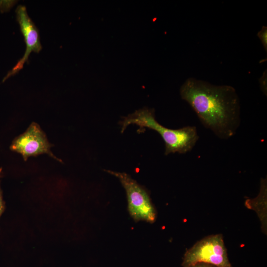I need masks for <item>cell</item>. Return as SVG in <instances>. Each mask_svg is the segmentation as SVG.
<instances>
[{
    "instance_id": "cell-3",
    "label": "cell",
    "mask_w": 267,
    "mask_h": 267,
    "mask_svg": "<svg viewBox=\"0 0 267 267\" xmlns=\"http://www.w3.org/2000/svg\"><path fill=\"white\" fill-rule=\"evenodd\" d=\"M197 263L210 264L217 267H232L222 234L206 236L186 250L182 267H188Z\"/></svg>"
},
{
    "instance_id": "cell-5",
    "label": "cell",
    "mask_w": 267,
    "mask_h": 267,
    "mask_svg": "<svg viewBox=\"0 0 267 267\" xmlns=\"http://www.w3.org/2000/svg\"><path fill=\"white\" fill-rule=\"evenodd\" d=\"M53 146L39 124L32 122L25 132L14 139L10 149L20 154L25 161L29 157L46 154L58 162H62L51 151Z\"/></svg>"
},
{
    "instance_id": "cell-7",
    "label": "cell",
    "mask_w": 267,
    "mask_h": 267,
    "mask_svg": "<svg viewBox=\"0 0 267 267\" xmlns=\"http://www.w3.org/2000/svg\"><path fill=\"white\" fill-rule=\"evenodd\" d=\"M257 36L260 40L266 51L267 50V27L263 26L260 31L257 33Z\"/></svg>"
},
{
    "instance_id": "cell-8",
    "label": "cell",
    "mask_w": 267,
    "mask_h": 267,
    "mask_svg": "<svg viewBox=\"0 0 267 267\" xmlns=\"http://www.w3.org/2000/svg\"><path fill=\"white\" fill-rule=\"evenodd\" d=\"M15 3V1L13 0H0V11L4 12L9 11Z\"/></svg>"
},
{
    "instance_id": "cell-6",
    "label": "cell",
    "mask_w": 267,
    "mask_h": 267,
    "mask_svg": "<svg viewBox=\"0 0 267 267\" xmlns=\"http://www.w3.org/2000/svg\"><path fill=\"white\" fill-rule=\"evenodd\" d=\"M16 20L23 35L26 48L23 57L19 59L13 68L9 71L12 76L21 70L25 62H28L29 55L33 51L39 53L42 49L39 31L32 19L28 16L25 6L19 5L15 10Z\"/></svg>"
},
{
    "instance_id": "cell-9",
    "label": "cell",
    "mask_w": 267,
    "mask_h": 267,
    "mask_svg": "<svg viewBox=\"0 0 267 267\" xmlns=\"http://www.w3.org/2000/svg\"><path fill=\"white\" fill-rule=\"evenodd\" d=\"M259 82L261 89L263 92L266 94H267V73H264L262 77L260 78Z\"/></svg>"
},
{
    "instance_id": "cell-11",
    "label": "cell",
    "mask_w": 267,
    "mask_h": 267,
    "mask_svg": "<svg viewBox=\"0 0 267 267\" xmlns=\"http://www.w3.org/2000/svg\"><path fill=\"white\" fill-rule=\"evenodd\" d=\"M188 267H217L212 264L205 263H197Z\"/></svg>"
},
{
    "instance_id": "cell-1",
    "label": "cell",
    "mask_w": 267,
    "mask_h": 267,
    "mask_svg": "<svg viewBox=\"0 0 267 267\" xmlns=\"http://www.w3.org/2000/svg\"><path fill=\"white\" fill-rule=\"evenodd\" d=\"M179 91L205 128L221 139L234 135L241 120L239 98L233 87L189 78Z\"/></svg>"
},
{
    "instance_id": "cell-2",
    "label": "cell",
    "mask_w": 267,
    "mask_h": 267,
    "mask_svg": "<svg viewBox=\"0 0 267 267\" xmlns=\"http://www.w3.org/2000/svg\"><path fill=\"white\" fill-rule=\"evenodd\" d=\"M119 124L121 133L132 124L157 132L164 141L166 155L176 153L185 154L190 151L199 139L195 127L188 126L178 129L167 128L156 120L153 109L145 107L123 117Z\"/></svg>"
},
{
    "instance_id": "cell-10",
    "label": "cell",
    "mask_w": 267,
    "mask_h": 267,
    "mask_svg": "<svg viewBox=\"0 0 267 267\" xmlns=\"http://www.w3.org/2000/svg\"><path fill=\"white\" fill-rule=\"evenodd\" d=\"M2 169L1 168H0V179L2 176ZM5 210V202L4 200H3V197H2V191L0 188V218L3 213L4 211Z\"/></svg>"
},
{
    "instance_id": "cell-4",
    "label": "cell",
    "mask_w": 267,
    "mask_h": 267,
    "mask_svg": "<svg viewBox=\"0 0 267 267\" xmlns=\"http://www.w3.org/2000/svg\"><path fill=\"white\" fill-rule=\"evenodd\" d=\"M104 171L118 178L124 188L128 210L133 219L137 222H154L156 218V210L146 189L126 173L109 170Z\"/></svg>"
}]
</instances>
